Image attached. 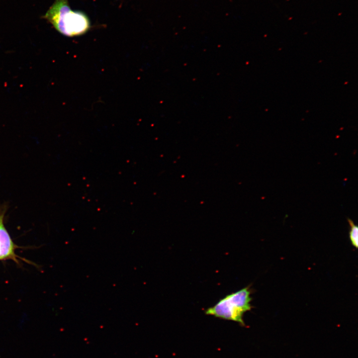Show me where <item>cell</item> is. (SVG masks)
Listing matches in <instances>:
<instances>
[{
	"mask_svg": "<svg viewBox=\"0 0 358 358\" xmlns=\"http://www.w3.org/2000/svg\"><path fill=\"white\" fill-rule=\"evenodd\" d=\"M43 18L60 33L68 37L83 35L90 27L87 15L83 12L71 9L68 0H56Z\"/></svg>",
	"mask_w": 358,
	"mask_h": 358,
	"instance_id": "6da1fadb",
	"label": "cell"
},
{
	"mask_svg": "<svg viewBox=\"0 0 358 358\" xmlns=\"http://www.w3.org/2000/svg\"><path fill=\"white\" fill-rule=\"evenodd\" d=\"M251 291L246 287L226 295L205 311L206 315L237 322L244 325V314L252 308Z\"/></svg>",
	"mask_w": 358,
	"mask_h": 358,
	"instance_id": "7a4b0ae2",
	"label": "cell"
},
{
	"mask_svg": "<svg viewBox=\"0 0 358 358\" xmlns=\"http://www.w3.org/2000/svg\"><path fill=\"white\" fill-rule=\"evenodd\" d=\"M3 216L4 211L0 210V260L10 259L19 264L18 258H20L15 253V249L19 247L12 242L4 227Z\"/></svg>",
	"mask_w": 358,
	"mask_h": 358,
	"instance_id": "3957f363",
	"label": "cell"
},
{
	"mask_svg": "<svg viewBox=\"0 0 358 358\" xmlns=\"http://www.w3.org/2000/svg\"><path fill=\"white\" fill-rule=\"evenodd\" d=\"M348 222L350 226V230L349 232L350 239L352 244L356 248L358 247V227L353 221L348 219Z\"/></svg>",
	"mask_w": 358,
	"mask_h": 358,
	"instance_id": "277c9868",
	"label": "cell"
}]
</instances>
